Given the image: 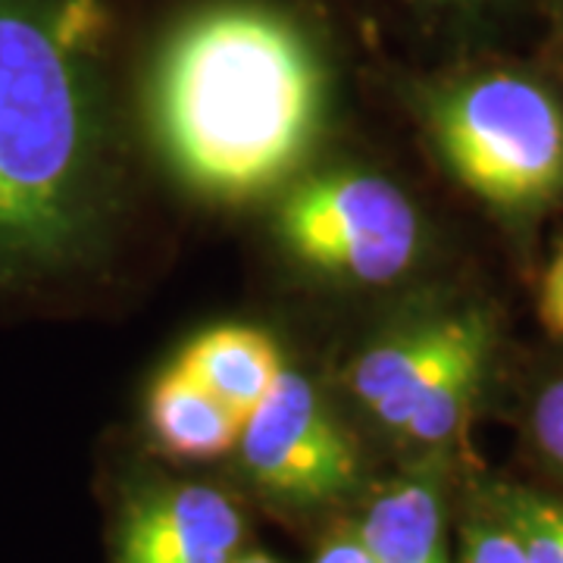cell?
I'll return each instance as SVG.
<instances>
[{
    "instance_id": "13",
    "label": "cell",
    "mask_w": 563,
    "mask_h": 563,
    "mask_svg": "<svg viewBox=\"0 0 563 563\" xmlns=\"http://www.w3.org/2000/svg\"><path fill=\"white\" fill-rule=\"evenodd\" d=\"M536 442L554 463L563 466V379L551 383L532 407Z\"/></svg>"
},
{
    "instance_id": "12",
    "label": "cell",
    "mask_w": 563,
    "mask_h": 563,
    "mask_svg": "<svg viewBox=\"0 0 563 563\" xmlns=\"http://www.w3.org/2000/svg\"><path fill=\"white\" fill-rule=\"evenodd\" d=\"M461 563H526V554L507 523H476L466 529Z\"/></svg>"
},
{
    "instance_id": "8",
    "label": "cell",
    "mask_w": 563,
    "mask_h": 563,
    "mask_svg": "<svg viewBox=\"0 0 563 563\" xmlns=\"http://www.w3.org/2000/svg\"><path fill=\"white\" fill-rule=\"evenodd\" d=\"M176 363L207 391H213L242 422L285 369L279 347L266 332L235 322L201 332Z\"/></svg>"
},
{
    "instance_id": "10",
    "label": "cell",
    "mask_w": 563,
    "mask_h": 563,
    "mask_svg": "<svg viewBox=\"0 0 563 563\" xmlns=\"http://www.w3.org/2000/svg\"><path fill=\"white\" fill-rule=\"evenodd\" d=\"M376 563H448L442 495L432 479L407 476L385 488L361 529Z\"/></svg>"
},
{
    "instance_id": "16",
    "label": "cell",
    "mask_w": 563,
    "mask_h": 563,
    "mask_svg": "<svg viewBox=\"0 0 563 563\" xmlns=\"http://www.w3.org/2000/svg\"><path fill=\"white\" fill-rule=\"evenodd\" d=\"M235 563H279V561H273V558H266V554H247V558H239Z\"/></svg>"
},
{
    "instance_id": "7",
    "label": "cell",
    "mask_w": 563,
    "mask_h": 563,
    "mask_svg": "<svg viewBox=\"0 0 563 563\" xmlns=\"http://www.w3.org/2000/svg\"><path fill=\"white\" fill-rule=\"evenodd\" d=\"M242 542V510L222 492L176 485L125 510L117 563H235Z\"/></svg>"
},
{
    "instance_id": "6",
    "label": "cell",
    "mask_w": 563,
    "mask_h": 563,
    "mask_svg": "<svg viewBox=\"0 0 563 563\" xmlns=\"http://www.w3.org/2000/svg\"><path fill=\"white\" fill-rule=\"evenodd\" d=\"M239 451L254 483L288 501H332L357 479L351 442L317 388L288 366L244 420Z\"/></svg>"
},
{
    "instance_id": "4",
    "label": "cell",
    "mask_w": 563,
    "mask_h": 563,
    "mask_svg": "<svg viewBox=\"0 0 563 563\" xmlns=\"http://www.w3.org/2000/svg\"><path fill=\"white\" fill-rule=\"evenodd\" d=\"M488 354L483 317H448L376 344L351 366V391L410 442H448L461 426Z\"/></svg>"
},
{
    "instance_id": "1",
    "label": "cell",
    "mask_w": 563,
    "mask_h": 563,
    "mask_svg": "<svg viewBox=\"0 0 563 563\" xmlns=\"http://www.w3.org/2000/svg\"><path fill=\"white\" fill-rule=\"evenodd\" d=\"M95 0H0V295L79 261L98 217Z\"/></svg>"
},
{
    "instance_id": "3",
    "label": "cell",
    "mask_w": 563,
    "mask_h": 563,
    "mask_svg": "<svg viewBox=\"0 0 563 563\" xmlns=\"http://www.w3.org/2000/svg\"><path fill=\"white\" fill-rule=\"evenodd\" d=\"M435 141L454 176L488 203L536 207L563 185V110L532 79L488 73L435 103Z\"/></svg>"
},
{
    "instance_id": "15",
    "label": "cell",
    "mask_w": 563,
    "mask_h": 563,
    "mask_svg": "<svg viewBox=\"0 0 563 563\" xmlns=\"http://www.w3.org/2000/svg\"><path fill=\"white\" fill-rule=\"evenodd\" d=\"M313 563H376L361 532H339L322 544Z\"/></svg>"
},
{
    "instance_id": "14",
    "label": "cell",
    "mask_w": 563,
    "mask_h": 563,
    "mask_svg": "<svg viewBox=\"0 0 563 563\" xmlns=\"http://www.w3.org/2000/svg\"><path fill=\"white\" fill-rule=\"evenodd\" d=\"M542 310L544 325L554 332V335H563V251L554 257L551 269L544 273L542 282Z\"/></svg>"
},
{
    "instance_id": "9",
    "label": "cell",
    "mask_w": 563,
    "mask_h": 563,
    "mask_svg": "<svg viewBox=\"0 0 563 563\" xmlns=\"http://www.w3.org/2000/svg\"><path fill=\"white\" fill-rule=\"evenodd\" d=\"M147 420L157 442L185 461H210L232 451L242 439L244 426L179 363L163 369V376L151 388Z\"/></svg>"
},
{
    "instance_id": "2",
    "label": "cell",
    "mask_w": 563,
    "mask_h": 563,
    "mask_svg": "<svg viewBox=\"0 0 563 563\" xmlns=\"http://www.w3.org/2000/svg\"><path fill=\"white\" fill-rule=\"evenodd\" d=\"M322 113L313 47L279 13L225 3L185 20L154 76L163 151L213 198H251L307 154Z\"/></svg>"
},
{
    "instance_id": "5",
    "label": "cell",
    "mask_w": 563,
    "mask_h": 563,
    "mask_svg": "<svg viewBox=\"0 0 563 563\" xmlns=\"http://www.w3.org/2000/svg\"><path fill=\"white\" fill-rule=\"evenodd\" d=\"M279 232L303 263L366 285L398 279L420 247L417 210L391 181L366 173L303 181L282 203Z\"/></svg>"
},
{
    "instance_id": "17",
    "label": "cell",
    "mask_w": 563,
    "mask_h": 563,
    "mask_svg": "<svg viewBox=\"0 0 563 563\" xmlns=\"http://www.w3.org/2000/svg\"><path fill=\"white\" fill-rule=\"evenodd\" d=\"M429 3H483V0H429Z\"/></svg>"
},
{
    "instance_id": "11",
    "label": "cell",
    "mask_w": 563,
    "mask_h": 563,
    "mask_svg": "<svg viewBox=\"0 0 563 563\" xmlns=\"http://www.w3.org/2000/svg\"><path fill=\"white\" fill-rule=\"evenodd\" d=\"M507 526L523 544L526 563H563V504L517 492L507 498Z\"/></svg>"
}]
</instances>
